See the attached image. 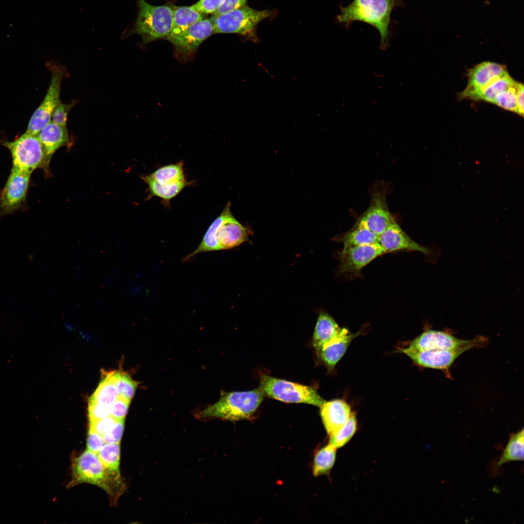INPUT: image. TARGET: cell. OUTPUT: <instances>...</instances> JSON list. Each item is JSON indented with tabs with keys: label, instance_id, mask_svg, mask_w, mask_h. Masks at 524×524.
Masks as SVG:
<instances>
[{
	"label": "cell",
	"instance_id": "1",
	"mask_svg": "<svg viewBox=\"0 0 524 524\" xmlns=\"http://www.w3.org/2000/svg\"><path fill=\"white\" fill-rule=\"evenodd\" d=\"M398 5L397 0H354L346 7L341 8L337 18L340 23L347 26L355 21L373 26L380 33V49L386 50L389 43L391 14L393 8Z\"/></svg>",
	"mask_w": 524,
	"mask_h": 524
},
{
	"label": "cell",
	"instance_id": "2",
	"mask_svg": "<svg viewBox=\"0 0 524 524\" xmlns=\"http://www.w3.org/2000/svg\"><path fill=\"white\" fill-rule=\"evenodd\" d=\"M136 1L137 16L133 24L124 31L123 38L136 33L140 35L144 44L166 39L172 29L173 8L167 5H152L145 0Z\"/></svg>",
	"mask_w": 524,
	"mask_h": 524
},
{
	"label": "cell",
	"instance_id": "3",
	"mask_svg": "<svg viewBox=\"0 0 524 524\" xmlns=\"http://www.w3.org/2000/svg\"><path fill=\"white\" fill-rule=\"evenodd\" d=\"M264 396L260 387L249 391L223 393L216 403L201 412L200 416L230 421L248 419L255 413Z\"/></svg>",
	"mask_w": 524,
	"mask_h": 524
},
{
	"label": "cell",
	"instance_id": "4",
	"mask_svg": "<svg viewBox=\"0 0 524 524\" xmlns=\"http://www.w3.org/2000/svg\"><path fill=\"white\" fill-rule=\"evenodd\" d=\"M272 14L271 11L257 10L245 5L218 16L212 17L214 33H234L252 40L256 39L257 25Z\"/></svg>",
	"mask_w": 524,
	"mask_h": 524
},
{
	"label": "cell",
	"instance_id": "5",
	"mask_svg": "<svg viewBox=\"0 0 524 524\" xmlns=\"http://www.w3.org/2000/svg\"><path fill=\"white\" fill-rule=\"evenodd\" d=\"M260 388L269 397L286 403L321 407L326 401L313 388L265 375L261 377Z\"/></svg>",
	"mask_w": 524,
	"mask_h": 524
},
{
	"label": "cell",
	"instance_id": "6",
	"mask_svg": "<svg viewBox=\"0 0 524 524\" xmlns=\"http://www.w3.org/2000/svg\"><path fill=\"white\" fill-rule=\"evenodd\" d=\"M2 145L11 153L12 167L32 173L37 168H44V154L37 135L25 132L13 141H4Z\"/></svg>",
	"mask_w": 524,
	"mask_h": 524
},
{
	"label": "cell",
	"instance_id": "7",
	"mask_svg": "<svg viewBox=\"0 0 524 524\" xmlns=\"http://www.w3.org/2000/svg\"><path fill=\"white\" fill-rule=\"evenodd\" d=\"M46 66L51 73V80L47 93L38 108L32 115L25 132L37 135L51 121L52 113L61 102V85L65 70L62 66L48 62Z\"/></svg>",
	"mask_w": 524,
	"mask_h": 524
},
{
	"label": "cell",
	"instance_id": "8",
	"mask_svg": "<svg viewBox=\"0 0 524 524\" xmlns=\"http://www.w3.org/2000/svg\"><path fill=\"white\" fill-rule=\"evenodd\" d=\"M72 478L69 487L87 483L97 486L112 496L111 489L98 455L86 450L72 461Z\"/></svg>",
	"mask_w": 524,
	"mask_h": 524
},
{
	"label": "cell",
	"instance_id": "9",
	"mask_svg": "<svg viewBox=\"0 0 524 524\" xmlns=\"http://www.w3.org/2000/svg\"><path fill=\"white\" fill-rule=\"evenodd\" d=\"M484 342L481 337L464 340L446 331L426 329L411 341L408 347L418 351L453 350L468 345L477 347Z\"/></svg>",
	"mask_w": 524,
	"mask_h": 524
},
{
	"label": "cell",
	"instance_id": "10",
	"mask_svg": "<svg viewBox=\"0 0 524 524\" xmlns=\"http://www.w3.org/2000/svg\"><path fill=\"white\" fill-rule=\"evenodd\" d=\"M31 175L12 167L0 193V214L13 213L25 202Z\"/></svg>",
	"mask_w": 524,
	"mask_h": 524
},
{
	"label": "cell",
	"instance_id": "11",
	"mask_svg": "<svg viewBox=\"0 0 524 524\" xmlns=\"http://www.w3.org/2000/svg\"><path fill=\"white\" fill-rule=\"evenodd\" d=\"M214 33L212 19H202L190 26L180 34L167 39L175 48L180 59H189L203 41Z\"/></svg>",
	"mask_w": 524,
	"mask_h": 524
},
{
	"label": "cell",
	"instance_id": "12",
	"mask_svg": "<svg viewBox=\"0 0 524 524\" xmlns=\"http://www.w3.org/2000/svg\"><path fill=\"white\" fill-rule=\"evenodd\" d=\"M473 347L468 345L453 350L418 351L407 347L399 348L397 352L406 354L420 367L441 370L449 374V370L456 359Z\"/></svg>",
	"mask_w": 524,
	"mask_h": 524
},
{
	"label": "cell",
	"instance_id": "13",
	"mask_svg": "<svg viewBox=\"0 0 524 524\" xmlns=\"http://www.w3.org/2000/svg\"><path fill=\"white\" fill-rule=\"evenodd\" d=\"M508 73L506 67L492 62L481 63L469 70L468 83L466 88L459 94L461 98L476 100L480 93L492 82Z\"/></svg>",
	"mask_w": 524,
	"mask_h": 524
},
{
	"label": "cell",
	"instance_id": "14",
	"mask_svg": "<svg viewBox=\"0 0 524 524\" xmlns=\"http://www.w3.org/2000/svg\"><path fill=\"white\" fill-rule=\"evenodd\" d=\"M386 195L384 190L374 193L369 206L355 225L380 235L394 221L387 206Z\"/></svg>",
	"mask_w": 524,
	"mask_h": 524
},
{
	"label": "cell",
	"instance_id": "15",
	"mask_svg": "<svg viewBox=\"0 0 524 524\" xmlns=\"http://www.w3.org/2000/svg\"><path fill=\"white\" fill-rule=\"evenodd\" d=\"M386 253L378 243L343 248L340 256L342 273L358 274L366 265Z\"/></svg>",
	"mask_w": 524,
	"mask_h": 524
},
{
	"label": "cell",
	"instance_id": "16",
	"mask_svg": "<svg viewBox=\"0 0 524 524\" xmlns=\"http://www.w3.org/2000/svg\"><path fill=\"white\" fill-rule=\"evenodd\" d=\"M120 452V443H105L97 454L111 489L110 502L113 506L125 489L119 469Z\"/></svg>",
	"mask_w": 524,
	"mask_h": 524
},
{
	"label": "cell",
	"instance_id": "17",
	"mask_svg": "<svg viewBox=\"0 0 524 524\" xmlns=\"http://www.w3.org/2000/svg\"><path fill=\"white\" fill-rule=\"evenodd\" d=\"M228 202L223 209L224 219L216 231L219 250L234 248L247 240L248 232L233 216Z\"/></svg>",
	"mask_w": 524,
	"mask_h": 524
},
{
	"label": "cell",
	"instance_id": "18",
	"mask_svg": "<svg viewBox=\"0 0 524 524\" xmlns=\"http://www.w3.org/2000/svg\"><path fill=\"white\" fill-rule=\"evenodd\" d=\"M378 243L385 253L399 250L419 251L427 255L430 253L428 248L410 238L395 220L379 235Z\"/></svg>",
	"mask_w": 524,
	"mask_h": 524
},
{
	"label": "cell",
	"instance_id": "19",
	"mask_svg": "<svg viewBox=\"0 0 524 524\" xmlns=\"http://www.w3.org/2000/svg\"><path fill=\"white\" fill-rule=\"evenodd\" d=\"M44 154V171L49 175V164L53 154L60 147L69 144L66 127L49 121L37 135Z\"/></svg>",
	"mask_w": 524,
	"mask_h": 524
},
{
	"label": "cell",
	"instance_id": "20",
	"mask_svg": "<svg viewBox=\"0 0 524 524\" xmlns=\"http://www.w3.org/2000/svg\"><path fill=\"white\" fill-rule=\"evenodd\" d=\"M361 334V331L352 333L347 328H341L336 336L323 345L317 356L329 370H333L352 341Z\"/></svg>",
	"mask_w": 524,
	"mask_h": 524
},
{
	"label": "cell",
	"instance_id": "21",
	"mask_svg": "<svg viewBox=\"0 0 524 524\" xmlns=\"http://www.w3.org/2000/svg\"><path fill=\"white\" fill-rule=\"evenodd\" d=\"M320 408L322 422L329 435L346 422L352 412L350 405L339 399L326 401Z\"/></svg>",
	"mask_w": 524,
	"mask_h": 524
},
{
	"label": "cell",
	"instance_id": "22",
	"mask_svg": "<svg viewBox=\"0 0 524 524\" xmlns=\"http://www.w3.org/2000/svg\"><path fill=\"white\" fill-rule=\"evenodd\" d=\"M341 328L328 314L322 312L319 314L312 338V345L317 356L323 345L336 336Z\"/></svg>",
	"mask_w": 524,
	"mask_h": 524
},
{
	"label": "cell",
	"instance_id": "23",
	"mask_svg": "<svg viewBox=\"0 0 524 524\" xmlns=\"http://www.w3.org/2000/svg\"><path fill=\"white\" fill-rule=\"evenodd\" d=\"M141 178L148 186L149 193L147 199L157 196L162 199L166 205L169 203L170 199L177 196L185 187L190 185L192 183L185 180L172 183L160 184L153 180L149 174L142 176Z\"/></svg>",
	"mask_w": 524,
	"mask_h": 524
},
{
	"label": "cell",
	"instance_id": "24",
	"mask_svg": "<svg viewBox=\"0 0 524 524\" xmlns=\"http://www.w3.org/2000/svg\"><path fill=\"white\" fill-rule=\"evenodd\" d=\"M172 26L170 35L166 38L181 33L192 24L203 19L202 13L191 6H177L173 8Z\"/></svg>",
	"mask_w": 524,
	"mask_h": 524
},
{
	"label": "cell",
	"instance_id": "25",
	"mask_svg": "<svg viewBox=\"0 0 524 524\" xmlns=\"http://www.w3.org/2000/svg\"><path fill=\"white\" fill-rule=\"evenodd\" d=\"M379 236L364 227L355 224L352 229L344 233L340 241L343 248L378 243Z\"/></svg>",
	"mask_w": 524,
	"mask_h": 524
},
{
	"label": "cell",
	"instance_id": "26",
	"mask_svg": "<svg viewBox=\"0 0 524 524\" xmlns=\"http://www.w3.org/2000/svg\"><path fill=\"white\" fill-rule=\"evenodd\" d=\"M224 211L212 222L209 226L198 247L191 254L185 257L182 261L187 262L195 255L202 252L219 250L216 238L217 229L224 217Z\"/></svg>",
	"mask_w": 524,
	"mask_h": 524
},
{
	"label": "cell",
	"instance_id": "27",
	"mask_svg": "<svg viewBox=\"0 0 524 524\" xmlns=\"http://www.w3.org/2000/svg\"><path fill=\"white\" fill-rule=\"evenodd\" d=\"M337 448L328 443L315 454L313 465V474L315 477L328 474L334 466Z\"/></svg>",
	"mask_w": 524,
	"mask_h": 524
},
{
	"label": "cell",
	"instance_id": "28",
	"mask_svg": "<svg viewBox=\"0 0 524 524\" xmlns=\"http://www.w3.org/2000/svg\"><path fill=\"white\" fill-rule=\"evenodd\" d=\"M524 432V429H522L511 436L498 461L497 466H501L511 461H523Z\"/></svg>",
	"mask_w": 524,
	"mask_h": 524
},
{
	"label": "cell",
	"instance_id": "29",
	"mask_svg": "<svg viewBox=\"0 0 524 524\" xmlns=\"http://www.w3.org/2000/svg\"><path fill=\"white\" fill-rule=\"evenodd\" d=\"M184 163L181 161L175 164L162 166L149 174L160 184L172 183L186 180L184 174Z\"/></svg>",
	"mask_w": 524,
	"mask_h": 524
},
{
	"label": "cell",
	"instance_id": "30",
	"mask_svg": "<svg viewBox=\"0 0 524 524\" xmlns=\"http://www.w3.org/2000/svg\"><path fill=\"white\" fill-rule=\"evenodd\" d=\"M118 395L117 388L108 373H105L104 378L89 400L110 407Z\"/></svg>",
	"mask_w": 524,
	"mask_h": 524
},
{
	"label": "cell",
	"instance_id": "31",
	"mask_svg": "<svg viewBox=\"0 0 524 524\" xmlns=\"http://www.w3.org/2000/svg\"><path fill=\"white\" fill-rule=\"evenodd\" d=\"M357 430L356 414L352 411L346 422L340 428L329 435V443L335 448L344 446L353 437Z\"/></svg>",
	"mask_w": 524,
	"mask_h": 524
},
{
	"label": "cell",
	"instance_id": "32",
	"mask_svg": "<svg viewBox=\"0 0 524 524\" xmlns=\"http://www.w3.org/2000/svg\"><path fill=\"white\" fill-rule=\"evenodd\" d=\"M515 81L508 72L497 78L486 87L480 93L476 100H484L492 103L495 98Z\"/></svg>",
	"mask_w": 524,
	"mask_h": 524
},
{
	"label": "cell",
	"instance_id": "33",
	"mask_svg": "<svg viewBox=\"0 0 524 524\" xmlns=\"http://www.w3.org/2000/svg\"><path fill=\"white\" fill-rule=\"evenodd\" d=\"M107 373L114 382L118 395L131 401L135 394L138 385L137 382L133 380L126 373L121 371Z\"/></svg>",
	"mask_w": 524,
	"mask_h": 524
},
{
	"label": "cell",
	"instance_id": "34",
	"mask_svg": "<svg viewBox=\"0 0 524 524\" xmlns=\"http://www.w3.org/2000/svg\"><path fill=\"white\" fill-rule=\"evenodd\" d=\"M130 402V400L118 395L110 407V415L117 420L124 419Z\"/></svg>",
	"mask_w": 524,
	"mask_h": 524
},
{
	"label": "cell",
	"instance_id": "35",
	"mask_svg": "<svg viewBox=\"0 0 524 524\" xmlns=\"http://www.w3.org/2000/svg\"><path fill=\"white\" fill-rule=\"evenodd\" d=\"M88 411L89 422L111 416L109 407L90 400H89Z\"/></svg>",
	"mask_w": 524,
	"mask_h": 524
},
{
	"label": "cell",
	"instance_id": "36",
	"mask_svg": "<svg viewBox=\"0 0 524 524\" xmlns=\"http://www.w3.org/2000/svg\"><path fill=\"white\" fill-rule=\"evenodd\" d=\"M117 420L111 416L94 421H90L89 431L97 433L102 436L113 426Z\"/></svg>",
	"mask_w": 524,
	"mask_h": 524
},
{
	"label": "cell",
	"instance_id": "37",
	"mask_svg": "<svg viewBox=\"0 0 524 524\" xmlns=\"http://www.w3.org/2000/svg\"><path fill=\"white\" fill-rule=\"evenodd\" d=\"M74 105V102L65 104L60 102L52 113L51 121L60 126L66 127L67 115Z\"/></svg>",
	"mask_w": 524,
	"mask_h": 524
},
{
	"label": "cell",
	"instance_id": "38",
	"mask_svg": "<svg viewBox=\"0 0 524 524\" xmlns=\"http://www.w3.org/2000/svg\"><path fill=\"white\" fill-rule=\"evenodd\" d=\"M124 419L117 420L113 426L103 436L105 443H120L124 427Z\"/></svg>",
	"mask_w": 524,
	"mask_h": 524
},
{
	"label": "cell",
	"instance_id": "39",
	"mask_svg": "<svg viewBox=\"0 0 524 524\" xmlns=\"http://www.w3.org/2000/svg\"><path fill=\"white\" fill-rule=\"evenodd\" d=\"M225 0H199L191 7L202 14L214 13Z\"/></svg>",
	"mask_w": 524,
	"mask_h": 524
},
{
	"label": "cell",
	"instance_id": "40",
	"mask_svg": "<svg viewBox=\"0 0 524 524\" xmlns=\"http://www.w3.org/2000/svg\"><path fill=\"white\" fill-rule=\"evenodd\" d=\"M105 444V442L102 435L93 431H88L86 450L98 454Z\"/></svg>",
	"mask_w": 524,
	"mask_h": 524
},
{
	"label": "cell",
	"instance_id": "41",
	"mask_svg": "<svg viewBox=\"0 0 524 524\" xmlns=\"http://www.w3.org/2000/svg\"><path fill=\"white\" fill-rule=\"evenodd\" d=\"M247 0H225L220 7L213 13V17L234 10L246 5Z\"/></svg>",
	"mask_w": 524,
	"mask_h": 524
}]
</instances>
